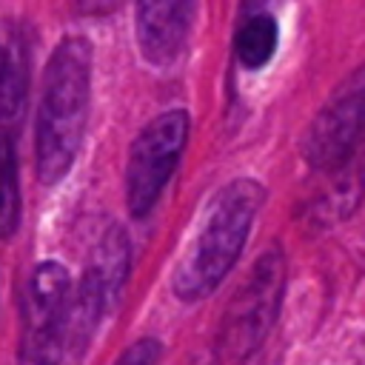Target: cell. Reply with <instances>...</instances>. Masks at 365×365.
Returning a JSON list of instances; mask_svg holds the SVG:
<instances>
[{"label":"cell","instance_id":"obj_1","mask_svg":"<svg viewBox=\"0 0 365 365\" xmlns=\"http://www.w3.org/2000/svg\"><path fill=\"white\" fill-rule=\"evenodd\" d=\"M91 103V43L66 37L48 57L34 125L37 177L57 185L74 165L83 145Z\"/></svg>","mask_w":365,"mask_h":365},{"label":"cell","instance_id":"obj_2","mask_svg":"<svg viewBox=\"0 0 365 365\" xmlns=\"http://www.w3.org/2000/svg\"><path fill=\"white\" fill-rule=\"evenodd\" d=\"M262 202V182L248 177L228 182L211 197L202 222L171 277V288L180 299L197 302L217 291L225 274L237 265Z\"/></svg>","mask_w":365,"mask_h":365},{"label":"cell","instance_id":"obj_3","mask_svg":"<svg viewBox=\"0 0 365 365\" xmlns=\"http://www.w3.org/2000/svg\"><path fill=\"white\" fill-rule=\"evenodd\" d=\"M285 254L282 248H268L257 257L245 282L234 291L217 339L214 356L222 362H242L259 351L271 334L285 294Z\"/></svg>","mask_w":365,"mask_h":365},{"label":"cell","instance_id":"obj_4","mask_svg":"<svg viewBox=\"0 0 365 365\" xmlns=\"http://www.w3.org/2000/svg\"><path fill=\"white\" fill-rule=\"evenodd\" d=\"M302 157L319 174L348 165L365 171V66L311 120L302 137Z\"/></svg>","mask_w":365,"mask_h":365},{"label":"cell","instance_id":"obj_5","mask_svg":"<svg viewBox=\"0 0 365 365\" xmlns=\"http://www.w3.org/2000/svg\"><path fill=\"white\" fill-rule=\"evenodd\" d=\"M188 111L171 108L157 114L131 143L125 163V202L131 217H148L165 191L188 143Z\"/></svg>","mask_w":365,"mask_h":365},{"label":"cell","instance_id":"obj_6","mask_svg":"<svg viewBox=\"0 0 365 365\" xmlns=\"http://www.w3.org/2000/svg\"><path fill=\"white\" fill-rule=\"evenodd\" d=\"M71 291V279L66 265L46 259L34 268L29 294H26V339L20 359L26 362H57L54 359V328L66 297Z\"/></svg>","mask_w":365,"mask_h":365},{"label":"cell","instance_id":"obj_7","mask_svg":"<svg viewBox=\"0 0 365 365\" xmlns=\"http://www.w3.org/2000/svg\"><path fill=\"white\" fill-rule=\"evenodd\" d=\"M197 0H137L134 34L140 54L157 66H171L188 40Z\"/></svg>","mask_w":365,"mask_h":365},{"label":"cell","instance_id":"obj_8","mask_svg":"<svg viewBox=\"0 0 365 365\" xmlns=\"http://www.w3.org/2000/svg\"><path fill=\"white\" fill-rule=\"evenodd\" d=\"M29 100V46L23 31L0 29V128L23 120Z\"/></svg>","mask_w":365,"mask_h":365},{"label":"cell","instance_id":"obj_9","mask_svg":"<svg viewBox=\"0 0 365 365\" xmlns=\"http://www.w3.org/2000/svg\"><path fill=\"white\" fill-rule=\"evenodd\" d=\"M277 40H279V29H277L274 11H268V9L242 11V20H240L237 34H234L237 60L245 68L257 71V68L271 63V57L277 51Z\"/></svg>","mask_w":365,"mask_h":365},{"label":"cell","instance_id":"obj_10","mask_svg":"<svg viewBox=\"0 0 365 365\" xmlns=\"http://www.w3.org/2000/svg\"><path fill=\"white\" fill-rule=\"evenodd\" d=\"M20 225V171L11 131L0 128V240L11 237Z\"/></svg>","mask_w":365,"mask_h":365},{"label":"cell","instance_id":"obj_11","mask_svg":"<svg viewBox=\"0 0 365 365\" xmlns=\"http://www.w3.org/2000/svg\"><path fill=\"white\" fill-rule=\"evenodd\" d=\"M160 356H163V345L157 339H140L128 351L120 354V362H137V365H143V362H154Z\"/></svg>","mask_w":365,"mask_h":365},{"label":"cell","instance_id":"obj_12","mask_svg":"<svg viewBox=\"0 0 365 365\" xmlns=\"http://www.w3.org/2000/svg\"><path fill=\"white\" fill-rule=\"evenodd\" d=\"M274 3H277V0H245V9H242V11H257V9H268V11H271Z\"/></svg>","mask_w":365,"mask_h":365}]
</instances>
